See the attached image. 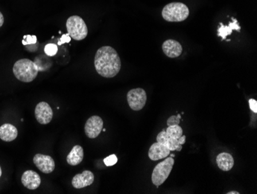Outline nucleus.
I'll return each mask as SVG.
<instances>
[{"label":"nucleus","mask_w":257,"mask_h":194,"mask_svg":"<svg viewBox=\"0 0 257 194\" xmlns=\"http://www.w3.org/2000/svg\"><path fill=\"white\" fill-rule=\"evenodd\" d=\"M94 65L95 71L100 76L111 78L119 74L121 60L114 48L110 46H104L96 51Z\"/></svg>","instance_id":"f257e3e1"},{"label":"nucleus","mask_w":257,"mask_h":194,"mask_svg":"<svg viewBox=\"0 0 257 194\" xmlns=\"http://www.w3.org/2000/svg\"><path fill=\"white\" fill-rule=\"evenodd\" d=\"M13 71L19 81L25 83L34 81L40 71L37 64L29 59H21L16 62Z\"/></svg>","instance_id":"f03ea898"},{"label":"nucleus","mask_w":257,"mask_h":194,"mask_svg":"<svg viewBox=\"0 0 257 194\" xmlns=\"http://www.w3.org/2000/svg\"><path fill=\"white\" fill-rule=\"evenodd\" d=\"M189 8L182 2H171L163 9V18L167 22H182L189 17Z\"/></svg>","instance_id":"7ed1b4c3"},{"label":"nucleus","mask_w":257,"mask_h":194,"mask_svg":"<svg viewBox=\"0 0 257 194\" xmlns=\"http://www.w3.org/2000/svg\"><path fill=\"white\" fill-rule=\"evenodd\" d=\"M67 31L71 38L84 40L88 35V28L84 20L79 16H72L67 21Z\"/></svg>","instance_id":"20e7f679"},{"label":"nucleus","mask_w":257,"mask_h":194,"mask_svg":"<svg viewBox=\"0 0 257 194\" xmlns=\"http://www.w3.org/2000/svg\"><path fill=\"white\" fill-rule=\"evenodd\" d=\"M173 165L174 160L171 156L156 166L152 174V182L156 187L162 185L169 177L171 171L173 170Z\"/></svg>","instance_id":"39448f33"},{"label":"nucleus","mask_w":257,"mask_h":194,"mask_svg":"<svg viewBox=\"0 0 257 194\" xmlns=\"http://www.w3.org/2000/svg\"><path fill=\"white\" fill-rule=\"evenodd\" d=\"M147 95L145 90L140 87L130 90L127 94V102L133 111H140L146 106Z\"/></svg>","instance_id":"423d86ee"},{"label":"nucleus","mask_w":257,"mask_h":194,"mask_svg":"<svg viewBox=\"0 0 257 194\" xmlns=\"http://www.w3.org/2000/svg\"><path fill=\"white\" fill-rule=\"evenodd\" d=\"M35 116L37 122L41 125L49 124L53 117L52 108L47 102H40L35 109Z\"/></svg>","instance_id":"0eeeda50"},{"label":"nucleus","mask_w":257,"mask_h":194,"mask_svg":"<svg viewBox=\"0 0 257 194\" xmlns=\"http://www.w3.org/2000/svg\"><path fill=\"white\" fill-rule=\"evenodd\" d=\"M103 121L99 116L90 117L85 125V133L90 139H95L103 130Z\"/></svg>","instance_id":"6e6552de"},{"label":"nucleus","mask_w":257,"mask_h":194,"mask_svg":"<svg viewBox=\"0 0 257 194\" xmlns=\"http://www.w3.org/2000/svg\"><path fill=\"white\" fill-rule=\"evenodd\" d=\"M33 163L41 172L46 174H49L53 172L56 167L53 159L47 155L36 154L33 157Z\"/></svg>","instance_id":"1a4fd4ad"},{"label":"nucleus","mask_w":257,"mask_h":194,"mask_svg":"<svg viewBox=\"0 0 257 194\" xmlns=\"http://www.w3.org/2000/svg\"><path fill=\"white\" fill-rule=\"evenodd\" d=\"M163 51L168 57L175 58L182 55L183 47L178 41L173 40V39H169V40H165L163 44Z\"/></svg>","instance_id":"9d476101"},{"label":"nucleus","mask_w":257,"mask_h":194,"mask_svg":"<svg viewBox=\"0 0 257 194\" xmlns=\"http://www.w3.org/2000/svg\"><path fill=\"white\" fill-rule=\"evenodd\" d=\"M93 181V173L91 171L85 170L82 173L74 176L72 180V184L74 188L81 189L91 185Z\"/></svg>","instance_id":"9b49d317"},{"label":"nucleus","mask_w":257,"mask_h":194,"mask_svg":"<svg viewBox=\"0 0 257 194\" xmlns=\"http://www.w3.org/2000/svg\"><path fill=\"white\" fill-rule=\"evenodd\" d=\"M21 181L24 187L33 191L40 187L41 184V178L37 172L33 170H27L23 174Z\"/></svg>","instance_id":"f8f14e48"},{"label":"nucleus","mask_w":257,"mask_h":194,"mask_svg":"<svg viewBox=\"0 0 257 194\" xmlns=\"http://www.w3.org/2000/svg\"><path fill=\"white\" fill-rule=\"evenodd\" d=\"M169 153H170V150L166 146L157 141L149 148L148 156L149 159L153 161H157V160L166 158Z\"/></svg>","instance_id":"ddd939ff"},{"label":"nucleus","mask_w":257,"mask_h":194,"mask_svg":"<svg viewBox=\"0 0 257 194\" xmlns=\"http://www.w3.org/2000/svg\"><path fill=\"white\" fill-rule=\"evenodd\" d=\"M157 142L165 145L170 151H181L182 145L179 143L178 139L170 138L165 134V131L164 130L159 133L157 137Z\"/></svg>","instance_id":"4468645a"},{"label":"nucleus","mask_w":257,"mask_h":194,"mask_svg":"<svg viewBox=\"0 0 257 194\" xmlns=\"http://www.w3.org/2000/svg\"><path fill=\"white\" fill-rule=\"evenodd\" d=\"M18 136V130L11 124H4L0 127V139L5 141H12Z\"/></svg>","instance_id":"2eb2a0df"},{"label":"nucleus","mask_w":257,"mask_h":194,"mask_svg":"<svg viewBox=\"0 0 257 194\" xmlns=\"http://www.w3.org/2000/svg\"><path fill=\"white\" fill-rule=\"evenodd\" d=\"M216 164L221 170L228 172L233 169L234 166V160L230 153H222L216 157Z\"/></svg>","instance_id":"dca6fc26"},{"label":"nucleus","mask_w":257,"mask_h":194,"mask_svg":"<svg viewBox=\"0 0 257 194\" xmlns=\"http://www.w3.org/2000/svg\"><path fill=\"white\" fill-rule=\"evenodd\" d=\"M84 157L83 149L80 145H76L72 148L70 153L67 156V163L71 166H77L81 164Z\"/></svg>","instance_id":"f3484780"},{"label":"nucleus","mask_w":257,"mask_h":194,"mask_svg":"<svg viewBox=\"0 0 257 194\" xmlns=\"http://www.w3.org/2000/svg\"><path fill=\"white\" fill-rule=\"evenodd\" d=\"M233 22L230 23L229 26H224L223 24H220V27L218 28L217 35L219 36H221L223 40L227 38V36L232 33L233 30L239 31L240 30V26L238 24L237 20L235 19H232Z\"/></svg>","instance_id":"a211bd4d"},{"label":"nucleus","mask_w":257,"mask_h":194,"mask_svg":"<svg viewBox=\"0 0 257 194\" xmlns=\"http://www.w3.org/2000/svg\"><path fill=\"white\" fill-rule=\"evenodd\" d=\"M165 131L166 136L175 139H179L183 136V129L179 125H169Z\"/></svg>","instance_id":"6ab92c4d"},{"label":"nucleus","mask_w":257,"mask_h":194,"mask_svg":"<svg viewBox=\"0 0 257 194\" xmlns=\"http://www.w3.org/2000/svg\"><path fill=\"white\" fill-rule=\"evenodd\" d=\"M58 47L54 44H48L44 48V52L47 56H52L57 54Z\"/></svg>","instance_id":"aec40b11"},{"label":"nucleus","mask_w":257,"mask_h":194,"mask_svg":"<svg viewBox=\"0 0 257 194\" xmlns=\"http://www.w3.org/2000/svg\"><path fill=\"white\" fill-rule=\"evenodd\" d=\"M23 44L24 46L31 45V44H36L37 43V37L35 35L31 36V35H26L24 36L23 40Z\"/></svg>","instance_id":"412c9836"},{"label":"nucleus","mask_w":257,"mask_h":194,"mask_svg":"<svg viewBox=\"0 0 257 194\" xmlns=\"http://www.w3.org/2000/svg\"><path fill=\"white\" fill-rule=\"evenodd\" d=\"M117 161H118V158L116 155H111V156H109L108 157L104 159L103 162H104L105 165L106 166H114L115 164H117Z\"/></svg>","instance_id":"4be33fe9"},{"label":"nucleus","mask_w":257,"mask_h":194,"mask_svg":"<svg viewBox=\"0 0 257 194\" xmlns=\"http://www.w3.org/2000/svg\"><path fill=\"white\" fill-rule=\"evenodd\" d=\"M180 118H181L180 114L169 117V118H168L167 122H166L168 126H169V125H180Z\"/></svg>","instance_id":"5701e85b"},{"label":"nucleus","mask_w":257,"mask_h":194,"mask_svg":"<svg viewBox=\"0 0 257 194\" xmlns=\"http://www.w3.org/2000/svg\"><path fill=\"white\" fill-rule=\"evenodd\" d=\"M70 40L71 37L69 35V33H67V34H63L61 38H60V40L58 42V44H59V45H62V44H65V43H70Z\"/></svg>","instance_id":"b1692460"},{"label":"nucleus","mask_w":257,"mask_h":194,"mask_svg":"<svg viewBox=\"0 0 257 194\" xmlns=\"http://www.w3.org/2000/svg\"><path fill=\"white\" fill-rule=\"evenodd\" d=\"M249 104H250V108L251 109V111L253 112H257V102L255 99H250L249 101Z\"/></svg>","instance_id":"393cba45"},{"label":"nucleus","mask_w":257,"mask_h":194,"mask_svg":"<svg viewBox=\"0 0 257 194\" xmlns=\"http://www.w3.org/2000/svg\"><path fill=\"white\" fill-rule=\"evenodd\" d=\"M179 143L180 144V145H184V143H185L186 141V136H182L181 137H180V139H178Z\"/></svg>","instance_id":"a878e982"},{"label":"nucleus","mask_w":257,"mask_h":194,"mask_svg":"<svg viewBox=\"0 0 257 194\" xmlns=\"http://www.w3.org/2000/svg\"><path fill=\"white\" fill-rule=\"evenodd\" d=\"M4 24V17L2 13L0 12V28Z\"/></svg>","instance_id":"bb28decb"},{"label":"nucleus","mask_w":257,"mask_h":194,"mask_svg":"<svg viewBox=\"0 0 257 194\" xmlns=\"http://www.w3.org/2000/svg\"><path fill=\"white\" fill-rule=\"evenodd\" d=\"M228 194H239V192L237 191H230V192L227 193Z\"/></svg>","instance_id":"cd10ccee"},{"label":"nucleus","mask_w":257,"mask_h":194,"mask_svg":"<svg viewBox=\"0 0 257 194\" xmlns=\"http://www.w3.org/2000/svg\"><path fill=\"white\" fill-rule=\"evenodd\" d=\"M2 176V169H1V166H0V177Z\"/></svg>","instance_id":"c85d7f7f"}]
</instances>
